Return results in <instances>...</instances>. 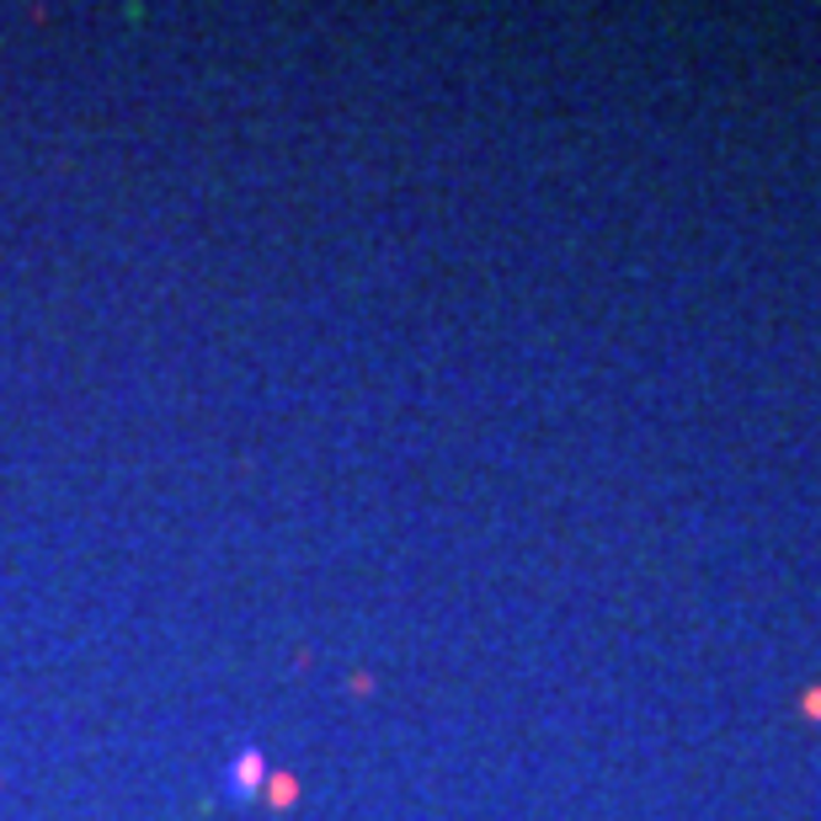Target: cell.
I'll list each match as a JSON object with an SVG mask.
<instances>
[{
	"instance_id": "obj_1",
	"label": "cell",
	"mask_w": 821,
	"mask_h": 821,
	"mask_svg": "<svg viewBox=\"0 0 821 821\" xmlns=\"http://www.w3.org/2000/svg\"><path fill=\"white\" fill-rule=\"evenodd\" d=\"M262 779H267L262 752H256V747H245L241 758L230 762V773H224V790L235 794V800H251V794H262Z\"/></svg>"
},
{
	"instance_id": "obj_2",
	"label": "cell",
	"mask_w": 821,
	"mask_h": 821,
	"mask_svg": "<svg viewBox=\"0 0 821 821\" xmlns=\"http://www.w3.org/2000/svg\"><path fill=\"white\" fill-rule=\"evenodd\" d=\"M267 790H273V794H267L273 806H288V800H294V779H283V773H277V779L267 785Z\"/></svg>"
}]
</instances>
